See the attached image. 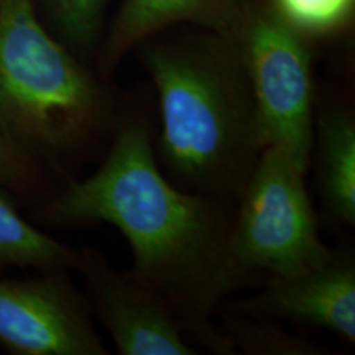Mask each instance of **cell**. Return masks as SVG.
<instances>
[{"label": "cell", "instance_id": "1", "mask_svg": "<svg viewBox=\"0 0 355 355\" xmlns=\"http://www.w3.org/2000/svg\"><path fill=\"white\" fill-rule=\"evenodd\" d=\"M38 217L51 225H112L130 243L128 277L171 306L189 339L214 352H234L212 326L217 304L242 283L229 260L232 224L217 198L184 193L165 178L141 119L122 122L99 170L69 180L42 204Z\"/></svg>", "mask_w": 355, "mask_h": 355}, {"label": "cell", "instance_id": "2", "mask_svg": "<svg viewBox=\"0 0 355 355\" xmlns=\"http://www.w3.org/2000/svg\"><path fill=\"white\" fill-rule=\"evenodd\" d=\"M141 63L158 92L166 170L194 193L241 198L263 144L237 40L146 43Z\"/></svg>", "mask_w": 355, "mask_h": 355}, {"label": "cell", "instance_id": "3", "mask_svg": "<svg viewBox=\"0 0 355 355\" xmlns=\"http://www.w3.org/2000/svg\"><path fill=\"white\" fill-rule=\"evenodd\" d=\"M114 101L40 19L35 0H0V133L63 165L112 122Z\"/></svg>", "mask_w": 355, "mask_h": 355}, {"label": "cell", "instance_id": "4", "mask_svg": "<svg viewBox=\"0 0 355 355\" xmlns=\"http://www.w3.org/2000/svg\"><path fill=\"white\" fill-rule=\"evenodd\" d=\"M306 170L278 146H265L241 194L229 260L243 282L252 272L290 277L329 259L306 189Z\"/></svg>", "mask_w": 355, "mask_h": 355}, {"label": "cell", "instance_id": "5", "mask_svg": "<svg viewBox=\"0 0 355 355\" xmlns=\"http://www.w3.org/2000/svg\"><path fill=\"white\" fill-rule=\"evenodd\" d=\"M235 40L263 148L278 146L308 171L314 150V83L304 37L272 8H250Z\"/></svg>", "mask_w": 355, "mask_h": 355}, {"label": "cell", "instance_id": "6", "mask_svg": "<svg viewBox=\"0 0 355 355\" xmlns=\"http://www.w3.org/2000/svg\"><path fill=\"white\" fill-rule=\"evenodd\" d=\"M0 345L15 355H107L69 272L0 278Z\"/></svg>", "mask_w": 355, "mask_h": 355}, {"label": "cell", "instance_id": "7", "mask_svg": "<svg viewBox=\"0 0 355 355\" xmlns=\"http://www.w3.org/2000/svg\"><path fill=\"white\" fill-rule=\"evenodd\" d=\"M87 304L122 355H194L183 322L162 296L117 273L101 254L81 248Z\"/></svg>", "mask_w": 355, "mask_h": 355}, {"label": "cell", "instance_id": "8", "mask_svg": "<svg viewBox=\"0 0 355 355\" xmlns=\"http://www.w3.org/2000/svg\"><path fill=\"white\" fill-rule=\"evenodd\" d=\"M237 306L247 314L316 326L355 343L354 260L332 252L303 272L272 277L265 290Z\"/></svg>", "mask_w": 355, "mask_h": 355}, {"label": "cell", "instance_id": "9", "mask_svg": "<svg viewBox=\"0 0 355 355\" xmlns=\"http://www.w3.org/2000/svg\"><path fill=\"white\" fill-rule=\"evenodd\" d=\"M248 10L247 0H122L102 44L101 71L109 74L133 48L184 21L235 38Z\"/></svg>", "mask_w": 355, "mask_h": 355}, {"label": "cell", "instance_id": "10", "mask_svg": "<svg viewBox=\"0 0 355 355\" xmlns=\"http://www.w3.org/2000/svg\"><path fill=\"white\" fill-rule=\"evenodd\" d=\"M318 184L326 211L344 225L355 224V122L345 109L326 110L319 117Z\"/></svg>", "mask_w": 355, "mask_h": 355}, {"label": "cell", "instance_id": "11", "mask_svg": "<svg viewBox=\"0 0 355 355\" xmlns=\"http://www.w3.org/2000/svg\"><path fill=\"white\" fill-rule=\"evenodd\" d=\"M79 265L81 250L35 227L17 209L12 194L0 188V270L19 266L37 272H78Z\"/></svg>", "mask_w": 355, "mask_h": 355}, {"label": "cell", "instance_id": "12", "mask_svg": "<svg viewBox=\"0 0 355 355\" xmlns=\"http://www.w3.org/2000/svg\"><path fill=\"white\" fill-rule=\"evenodd\" d=\"M48 20L69 50L91 51L101 37L107 0H43Z\"/></svg>", "mask_w": 355, "mask_h": 355}, {"label": "cell", "instance_id": "13", "mask_svg": "<svg viewBox=\"0 0 355 355\" xmlns=\"http://www.w3.org/2000/svg\"><path fill=\"white\" fill-rule=\"evenodd\" d=\"M355 0H273L272 10L303 35H326L343 28Z\"/></svg>", "mask_w": 355, "mask_h": 355}, {"label": "cell", "instance_id": "14", "mask_svg": "<svg viewBox=\"0 0 355 355\" xmlns=\"http://www.w3.org/2000/svg\"><path fill=\"white\" fill-rule=\"evenodd\" d=\"M227 339L232 347H241L245 354H321L319 345L304 339H296L290 332L272 324L239 321L230 324Z\"/></svg>", "mask_w": 355, "mask_h": 355}, {"label": "cell", "instance_id": "15", "mask_svg": "<svg viewBox=\"0 0 355 355\" xmlns=\"http://www.w3.org/2000/svg\"><path fill=\"white\" fill-rule=\"evenodd\" d=\"M42 183V165L0 133V188L10 194L32 196Z\"/></svg>", "mask_w": 355, "mask_h": 355}]
</instances>
